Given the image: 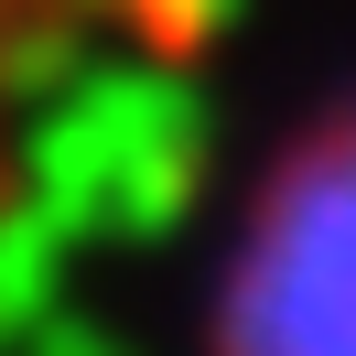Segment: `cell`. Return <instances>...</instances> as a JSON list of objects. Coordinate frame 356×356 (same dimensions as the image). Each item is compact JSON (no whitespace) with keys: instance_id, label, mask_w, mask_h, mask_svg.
<instances>
[{"instance_id":"obj_1","label":"cell","mask_w":356,"mask_h":356,"mask_svg":"<svg viewBox=\"0 0 356 356\" xmlns=\"http://www.w3.org/2000/svg\"><path fill=\"white\" fill-rule=\"evenodd\" d=\"M205 356H356V108L302 130L227 238Z\"/></svg>"},{"instance_id":"obj_2","label":"cell","mask_w":356,"mask_h":356,"mask_svg":"<svg viewBox=\"0 0 356 356\" xmlns=\"http://www.w3.org/2000/svg\"><path fill=\"white\" fill-rule=\"evenodd\" d=\"M205 0H0V227L33 195V130L76 87L184 54Z\"/></svg>"}]
</instances>
